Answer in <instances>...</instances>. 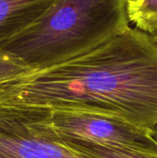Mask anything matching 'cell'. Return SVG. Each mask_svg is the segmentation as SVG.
<instances>
[{
  "label": "cell",
  "instance_id": "1",
  "mask_svg": "<svg viewBox=\"0 0 157 158\" xmlns=\"http://www.w3.org/2000/svg\"><path fill=\"white\" fill-rule=\"evenodd\" d=\"M0 103L79 109L157 125V45L128 28L93 50L33 72L0 94Z\"/></svg>",
  "mask_w": 157,
  "mask_h": 158
},
{
  "label": "cell",
  "instance_id": "2",
  "mask_svg": "<svg viewBox=\"0 0 157 158\" xmlns=\"http://www.w3.org/2000/svg\"><path fill=\"white\" fill-rule=\"evenodd\" d=\"M128 0H56L0 49L33 72L81 56L130 28Z\"/></svg>",
  "mask_w": 157,
  "mask_h": 158
},
{
  "label": "cell",
  "instance_id": "3",
  "mask_svg": "<svg viewBox=\"0 0 157 158\" xmlns=\"http://www.w3.org/2000/svg\"><path fill=\"white\" fill-rule=\"evenodd\" d=\"M43 122L56 138L76 139L157 156L151 129L125 119L79 109L43 108Z\"/></svg>",
  "mask_w": 157,
  "mask_h": 158
},
{
  "label": "cell",
  "instance_id": "4",
  "mask_svg": "<svg viewBox=\"0 0 157 158\" xmlns=\"http://www.w3.org/2000/svg\"><path fill=\"white\" fill-rule=\"evenodd\" d=\"M43 108L0 103V158H91L55 139Z\"/></svg>",
  "mask_w": 157,
  "mask_h": 158
},
{
  "label": "cell",
  "instance_id": "5",
  "mask_svg": "<svg viewBox=\"0 0 157 158\" xmlns=\"http://www.w3.org/2000/svg\"><path fill=\"white\" fill-rule=\"evenodd\" d=\"M56 1L0 0V47L37 21Z\"/></svg>",
  "mask_w": 157,
  "mask_h": 158
},
{
  "label": "cell",
  "instance_id": "6",
  "mask_svg": "<svg viewBox=\"0 0 157 158\" xmlns=\"http://www.w3.org/2000/svg\"><path fill=\"white\" fill-rule=\"evenodd\" d=\"M54 138L59 141L64 145L91 158H157V156L137 153V152L127 150V149L103 145V144L94 143L91 142H85L81 140L59 139L56 137Z\"/></svg>",
  "mask_w": 157,
  "mask_h": 158
},
{
  "label": "cell",
  "instance_id": "7",
  "mask_svg": "<svg viewBox=\"0 0 157 158\" xmlns=\"http://www.w3.org/2000/svg\"><path fill=\"white\" fill-rule=\"evenodd\" d=\"M130 21L150 34L157 33V0H128Z\"/></svg>",
  "mask_w": 157,
  "mask_h": 158
},
{
  "label": "cell",
  "instance_id": "8",
  "mask_svg": "<svg viewBox=\"0 0 157 158\" xmlns=\"http://www.w3.org/2000/svg\"><path fill=\"white\" fill-rule=\"evenodd\" d=\"M31 73L33 71L19 58L0 49V94Z\"/></svg>",
  "mask_w": 157,
  "mask_h": 158
},
{
  "label": "cell",
  "instance_id": "9",
  "mask_svg": "<svg viewBox=\"0 0 157 158\" xmlns=\"http://www.w3.org/2000/svg\"><path fill=\"white\" fill-rule=\"evenodd\" d=\"M151 131H152V133H153L154 138L157 141V125H155V127H153V128L151 129Z\"/></svg>",
  "mask_w": 157,
  "mask_h": 158
},
{
  "label": "cell",
  "instance_id": "10",
  "mask_svg": "<svg viewBox=\"0 0 157 158\" xmlns=\"http://www.w3.org/2000/svg\"><path fill=\"white\" fill-rule=\"evenodd\" d=\"M151 37H152V39H153V41L155 42V44L157 45V33L155 34H154V35H151Z\"/></svg>",
  "mask_w": 157,
  "mask_h": 158
}]
</instances>
